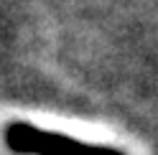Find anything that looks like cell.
<instances>
[{
    "label": "cell",
    "instance_id": "6da1fadb",
    "mask_svg": "<svg viewBox=\"0 0 158 155\" xmlns=\"http://www.w3.org/2000/svg\"><path fill=\"white\" fill-rule=\"evenodd\" d=\"M5 145L18 155H125L110 145L74 140L69 135L36 127L31 122H10L5 127Z\"/></svg>",
    "mask_w": 158,
    "mask_h": 155
}]
</instances>
